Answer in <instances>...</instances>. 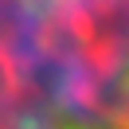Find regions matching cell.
<instances>
[{
    "instance_id": "1",
    "label": "cell",
    "mask_w": 129,
    "mask_h": 129,
    "mask_svg": "<svg viewBox=\"0 0 129 129\" xmlns=\"http://www.w3.org/2000/svg\"><path fill=\"white\" fill-rule=\"evenodd\" d=\"M0 129H129V0H0Z\"/></svg>"
}]
</instances>
